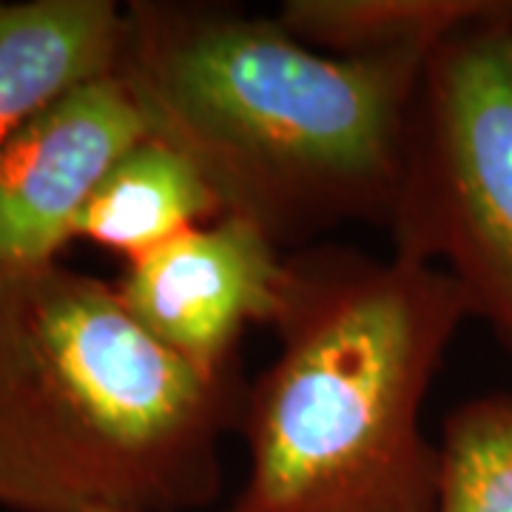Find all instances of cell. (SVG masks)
Wrapping results in <instances>:
<instances>
[{"label":"cell","mask_w":512,"mask_h":512,"mask_svg":"<svg viewBox=\"0 0 512 512\" xmlns=\"http://www.w3.org/2000/svg\"><path fill=\"white\" fill-rule=\"evenodd\" d=\"M427 60L325 55L237 3L134 0L114 77L225 214L293 254L387 225Z\"/></svg>","instance_id":"obj_1"},{"label":"cell","mask_w":512,"mask_h":512,"mask_svg":"<svg viewBox=\"0 0 512 512\" xmlns=\"http://www.w3.org/2000/svg\"><path fill=\"white\" fill-rule=\"evenodd\" d=\"M467 302L407 256L288 254L274 362L245 387V478L222 512H430L439 444L421 413Z\"/></svg>","instance_id":"obj_2"},{"label":"cell","mask_w":512,"mask_h":512,"mask_svg":"<svg viewBox=\"0 0 512 512\" xmlns=\"http://www.w3.org/2000/svg\"><path fill=\"white\" fill-rule=\"evenodd\" d=\"M242 402L239 370L174 356L106 279L63 262L0 274L3 510H202Z\"/></svg>","instance_id":"obj_3"},{"label":"cell","mask_w":512,"mask_h":512,"mask_svg":"<svg viewBox=\"0 0 512 512\" xmlns=\"http://www.w3.org/2000/svg\"><path fill=\"white\" fill-rule=\"evenodd\" d=\"M384 228L393 254L456 282L512 359V20L430 55Z\"/></svg>","instance_id":"obj_4"},{"label":"cell","mask_w":512,"mask_h":512,"mask_svg":"<svg viewBox=\"0 0 512 512\" xmlns=\"http://www.w3.org/2000/svg\"><path fill=\"white\" fill-rule=\"evenodd\" d=\"M285 271L288 254L274 239L225 214L128 262L114 288L163 348L205 373H228L242 333L271 328Z\"/></svg>","instance_id":"obj_5"},{"label":"cell","mask_w":512,"mask_h":512,"mask_svg":"<svg viewBox=\"0 0 512 512\" xmlns=\"http://www.w3.org/2000/svg\"><path fill=\"white\" fill-rule=\"evenodd\" d=\"M146 123L120 80L100 77L0 143V274L55 265L97 183Z\"/></svg>","instance_id":"obj_6"},{"label":"cell","mask_w":512,"mask_h":512,"mask_svg":"<svg viewBox=\"0 0 512 512\" xmlns=\"http://www.w3.org/2000/svg\"><path fill=\"white\" fill-rule=\"evenodd\" d=\"M126 6L0 0V143L74 89L111 77Z\"/></svg>","instance_id":"obj_7"},{"label":"cell","mask_w":512,"mask_h":512,"mask_svg":"<svg viewBox=\"0 0 512 512\" xmlns=\"http://www.w3.org/2000/svg\"><path fill=\"white\" fill-rule=\"evenodd\" d=\"M225 217L220 197L177 148L146 134L83 205L74 239L137 262L185 231Z\"/></svg>","instance_id":"obj_8"},{"label":"cell","mask_w":512,"mask_h":512,"mask_svg":"<svg viewBox=\"0 0 512 512\" xmlns=\"http://www.w3.org/2000/svg\"><path fill=\"white\" fill-rule=\"evenodd\" d=\"M279 23L336 57H430L447 40L512 20V0H285Z\"/></svg>","instance_id":"obj_9"},{"label":"cell","mask_w":512,"mask_h":512,"mask_svg":"<svg viewBox=\"0 0 512 512\" xmlns=\"http://www.w3.org/2000/svg\"><path fill=\"white\" fill-rule=\"evenodd\" d=\"M439 456L430 512H512V393L458 404L444 421Z\"/></svg>","instance_id":"obj_10"},{"label":"cell","mask_w":512,"mask_h":512,"mask_svg":"<svg viewBox=\"0 0 512 512\" xmlns=\"http://www.w3.org/2000/svg\"><path fill=\"white\" fill-rule=\"evenodd\" d=\"M97 512H114V510H97Z\"/></svg>","instance_id":"obj_11"}]
</instances>
